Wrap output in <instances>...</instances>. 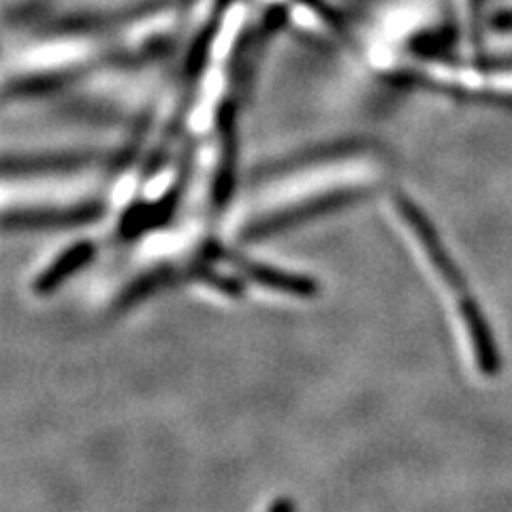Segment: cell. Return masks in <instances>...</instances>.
I'll return each instance as SVG.
<instances>
[{"mask_svg":"<svg viewBox=\"0 0 512 512\" xmlns=\"http://www.w3.org/2000/svg\"><path fill=\"white\" fill-rule=\"evenodd\" d=\"M222 5L224 0H186L182 30L190 32V35H199V32L210 28Z\"/></svg>","mask_w":512,"mask_h":512,"instance_id":"obj_4","label":"cell"},{"mask_svg":"<svg viewBox=\"0 0 512 512\" xmlns=\"http://www.w3.org/2000/svg\"><path fill=\"white\" fill-rule=\"evenodd\" d=\"M103 173L88 163L15 167L0 173V216L73 220L96 205Z\"/></svg>","mask_w":512,"mask_h":512,"instance_id":"obj_3","label":"cell"},{"mask_svg":"<svg viewBox=\"0 0 512 512\" xmlns=\"http://www.w3.org/2000/svg\"><path fill=\"white\" fill-rule=\"evenodd\" d=\"M146 50L137 11L118 22L67 26L22 43L7 62L11 86L50 84L82 75L111 56Z\"/></svg>","mask_w":512,"mask_h":512,"instance_id":"obj_2","label":"cell"},{"mask_svg":"<svg viewBox=\"0 0 512 512\" xmlns=\"http://www.w3.org/2000/svg\"><path fill=\"white\" fill-rule=\"evenodd\" d=\"M378 173V160L365 154L318 156L286 165L250 186L242 210L237 212V224L242 222V233L248 235L271 231L346 190L370 184Z\"/></svg>","mask_w":512,"mask_h":512,"instance_id":"obj_1","label":"cell"}]
</instances>
